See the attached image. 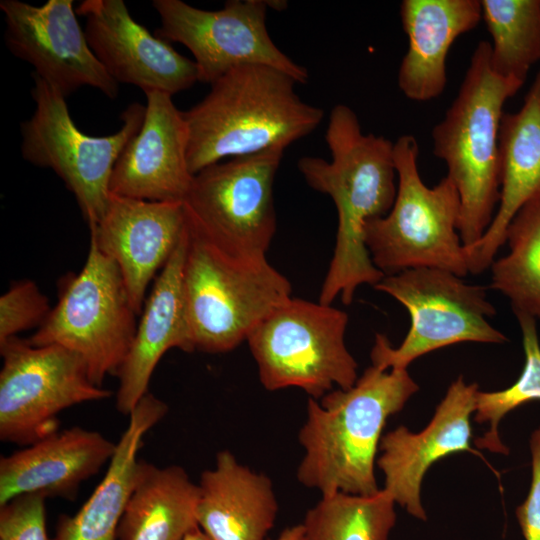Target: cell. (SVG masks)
<instances>
[{
	"label": "cell",
	"mask_w": 540,
	"mask_h": 540,
	"mask_svg": "<svg viewBox=\"0 0 540 540\" xmlns=\"http://www.w3.org/2000/svg\"><path fill=\"white\" fill-rule=\"evenodd\" d=\"M186 227L181 202L112 193L101 219L89 225L90 239L119 267L137 315L142 312L148 286L177 248Z\"/></svg>",
	"instance_id": "17"
},
{
	"label": "cell",
	"mask_w": 540,
	"mask_h": 540,
	"mask_svg": "<svg viewBox=\"0 0 540 540\" xmlns=\"http://www.w3.org/2000/svg\"><path fill=\"white\" fill-rule=\"evenodd\" d=\"M408 311L410 328L398 347L376 334L370 357L382 369H407L417 358L462 342L501 344L507 337L488 318L496 314L485 286L436 268H415L386 275L374 286Z\"/></svg>",
	"instance_id": "9"
},
{
	"label": "cell",
	"mask_w": 540,
	"mask_h": 540,
	"mask_svg": "<svg viewBox=\"0 0 540 540\" xmlns=\"http://www.w3.org/2000/svg\"><path fill=\"white\" fill-rule=\"evenodd\" d=\"M115 451L100 432L75 426L1 456L0 506L26 494L70 499Z\"/></svg>",
	"instance_id": "19"
},
{
	"label": "cell",
	"mask_w": 540,
	"mask_h": 540,
	"mask_svg": "<svg viewBox=\"0 0 540 540\" xmlns=\"http://www.w3.org/2000/svg\"><path fill=\"white\" fill-rule=\"evenodd\" d=\"M291 75L266 65L236 67L184 112L191 173L270 149H286L312 133L324 112L304 102Z\"/></svg>",
	"instance_id": "3"
},
{
	"label": "cell",
	"mask_w": 540,
	"mask_h": 540,
	"mask_svg": "<svg viewBox=\"0 0 540 540\" xmlns=\"http://www.w3.org/2000/svg\"><path fill=\"white\" fill-rule=\"evenodd\" d=\"M284 149L231 158L193 176L188 224L223 251L263 259L277 228L273 183Z\"/></svg>",
	"instance_id": "11"
},
{
	"label": "cell",
	"mask_w": 540,
	"mask_h": 540,
	"mask_svg": "<svg viewBox=\"0 0 540 540\" xmlns=\"http://www.w3.org/2000/svg\"><path fill=\"white\" fill-rule=\"evenodd\" d=\"M168 412L167 404L145 394L132 412L116 443L107 472L93 493L73 515H62L52 540H116L117 531L138 469V452L145 434Z\"/></svg>",
	"instance_id": "24"
},
{
	"label": "cell",
	"mask_w": 540,
	"mask_h": 540,
	"mask_svg": "<svg viewBox=\"0 0 540 540\" xmlns=\"http://www.w3.org/2000/svg\"><path fill=\"white\" fill-rule=\"evenodd\" d=\"M198 486L197 524L212 540H265L278 514L268 476L223 450Z\"/></svg>",
	"instance_id": "23"
},
{
	"label": "cell",
	"mask_w": 540,
	"mask_h": 540,
	"mask_svg": "<svg viewBox=\"0 0 540 540\" xmlns=\"http://www.w3.org/2000/svg\"><path fill=\"white\" fill-rule=\"evenodd\" d=\"M275 540H306L302 524L285 528Z\"/></svg>",
	"instance_id": "33"
},
{
	"label": "cell",
	"mask_w": 540,
	"mask_h": 540,
	"mask_svg": "<svg viewBox=\"0 0 540 540\" xmlns=\"http://www.w3.org/2000/svg\"><path fill=\"white\" fill-rule=\"evenodd\" d=\"M476 383L459 376L448 387L429 424L413 433L399 426L384 434L377 466L384 475L382 488L413 517L425 521L421 485L427 470L451 454L471 451V415L475 412Z\"/></svg>",
	"instance_id": "16"
},
{
	"label": "cell",
	"mask_w": 540,
	"mask_h": 540,
	"mask_svg": "<svg viewBox=\"0 0 540 540\" xmlns=\"http://www.w3.org/2000/svg\"><path fill=\"white\" fill-rule=\"evenodd\" d=\"M75 10L91 50L118 84L173 96L199 81L194 60L137 23L123 0H85Z\"/></svg>",
	"instance_id": "15"
},
{
	"label": "cell",
	"mask_w": 540,
	"mask_h": 540,
	"mask_svg": "<svg viewBox=\"0 0 540 540\" xmlns=\"http://www.w3.org/2000/svg\"><path fill=\"white\" fill-rule=\"evenodd\" d=\"M400 17L409 44L398 86L410 100H432L446 86L451 45L482 19L481 0H403Z\"/></svg>",
	"instance_id": "22"
},
{
	"label": "cell",
	"mask_w": 540,
	"mask_h": 540,
	"mask_svg": "<svg viewBox=\"0 0 540 540\" xmlns=\"http://www.w3.org/2000/svg\"><path fill=\"white\" fill-rule=\"evenodd\" d=\"M45 497L18 496L0 506V540H51L46 527Z\"/></svg>",
	"instance_id": "31"
},
{
	"label": "cell",
	"mask_w": 540,
	"mask_h": 540,
	"mask_svg": "<svg viewBox=\"0 0 540 540\" xmlns=\"http://www.w3.org/2000/svg\"><path fill=\"white\" fill-rule=\"evenodd\" d=\"M325 141L330 160L304 156L297 167L312 189L331 197L338 215L335 248L318 301L331 305L340 297L344 305H350L359 286L374 287L385 276L372 262L364 228L393 206L397 192L394 143L364 134L357 115L344 104L332 108Z\"/></svg>",
	"instance_id": "1"
},
{
	"label": "cell",
	"mask_w": 540,
	"mask_h": 540,
	"mask_svg": "<svg viewBox=\"0 0 540 540\" xmlns=\"http://www.w3.org/2000/svg\"><path fill=\"white\" fill-rule=\"evenodd\" d=\"M183 540H212L208 535H206L202 529L197 525L194 527Z\"/></svg>",
	"instance_id": "34"
},
{
	"label": "cell",
	"mask_w": 540,
	"mask_h": 540,
	"mask_svg": "<svg viewBox=\"0 0 540 540\" xmlns=\"http://www.w3.org/2000/svg\"><path fill=\"white\" fill-rule=\"evenodd\" d=\"M183 295L194 351L235 349L291 297V284L267 260L233 256L187 221Z\"/></svg>",
	"instance_id": "5"
},
{
	"label": "cell",
	"mask_w": 540,
	"mask_h": 540,
	"mask_svg": "<svg viewBox=\"0 0 540 540\" xmlns=\"http://www.w3.org/2000/svg\"><path fill=\"white\" fill-rule=\"evenodd\" d=\"M186 242L187 227L145 300L131 348L117 375L116 409L124 415H129L148 393L153 371L169 349L194 351L182 283Z\"/></svg>",
	"instance_id": "21"
},
{
	"label": "cell",
	"mask_w": 540,
	"mask_h": 540,
	"mask_svg": "<svg viewBox=\"0 0 540 540\" xmlns=\"http://www.w3.org/2000/svg\"><path fill=\"white\" fill-rule=\"evenodd\" d=\"M58 301L27 341L59 345L85 362L94 384L118 375L131 348L136 316L119 267L90 239L82 270L63 276Z\"/></svg>",
	"instance_id": "7"
},
{
	"label": "cell",
	"mask_w": 540,
	"mask_h": 540,
	"mask_svg": "<svg viewBox=\"0 0 540 540\" xmlns=\"http://www.w3.org/2000/svg\"><path fill=\"white\" fill-rule=\"evenodd\" d=\"M523 83L496 73L491 43L481 41L458 94L432 130L433 153L442 159L460 197L458 232L464 247L486 232L500 198L499 130L503 106Z\"/></svg>",
	"instance_id": "4"
},
{
	"label": "cell",
	"mask_w": 540,
	"mask_h": 540,
	"mask_svg": "<svg viewBox=\"0 0 540 540\" xmlns=\"http://www.w3.org/2000/svg\"><path fill=\"white\" fill-rule=\"evenodd\" d=\"M481 6L494 71L524 83L540 60V0H481Z\"/></svg>",
	"instance_id": "28"
},
{
	"label": "cell",
	"mask_w": 540,
	"mask_h": 540,
	"mask_svg": "<svg viewBox=\"0 0 540 540\" xmlns=\"http://www.w3.org/2000/svg\"><path fill=\"white\" fill-rule=\"evenodd\" d=\"M199 486L178 465L139 460L118 540H183L197 524Z\"/></svg>",
	"instance_id": "25"
},
{
	"label": "cell",
	"mask_w": 540,
	"mask_h": 540,
	"mask_svg": "<svg viewBox=\"0 0 540 540\" xmlns=\"http://www.w3.org/2000/svg\"><path fill=\"white\" fill-rule=\"evenodd\" d=\"M418 154L412 135H402L394 142L396 197L385 216L366 223V247L385 276L436 268L463 278L469 270L458 232L459 193L448 176L432 188L426 186L419 174Z\"/></svg>",
	"instance_id": "6"
},
{
	"label": "cell",
	"mask_w": 540,
	"mask_h": 540,
	"mask_svg": "<svg viewBox=\"0 0 540 540\" xmlns=\"http://www.w3.org/2000/svg\"><path fill=\"white\" fill-rule=\"evenodd\" d=\"M0 9L10 52L65 98L84 86L111 99L118 96L119 84L91 50L72 0H48L41 6L1 0Z\"/></svg>",
	"instance_id": "14"
},
{
	"label": "cell",
	"mask_w": 540,
	"mask_h": 540,
	"mask_svg": "<svg viewBox=\"0 0 540 540\" xmlns=\"http://www.w3.org/2000/svg\"><path fill=\"white\" fill-rule=\"evenodd\" d=\"M500 198L484 235L464 247L468 270L479 274L490 268L506 243L509 224L519 210L540 196V70L522 108L503 114L499 130Z\"/></svg>",
	"instance_id": "20"
},
{
	"label": "cell",
	"mask_w": 540,
	"mask_h": 540,
	"mask_svg": "<svg viewBox=\"0 0 540 540\" xmlns=\"http://www.w3.org/2000/svg\"><path fill=\"white\" fill-rule=\"evenodd\" d=\"M347 313L290 297L249 334L259 380L268 391L297 387L316 400L352 387L358 364L345 344Z\"/></svg>",
	"instance_id": "8"
},
{
	"label": "cell",
	"mask_w": 540,
	"mask_h": 540,
	"mask_svg": "<svg viewBox=\"0 0 540 540\" xmlns=\"http://www.w3.org/2000/svg\"><path fill=\"white\" fill-rule=\"evenodd\" d=\"M32 77L35 110L21 124L22 157L52 169L75 196L88 225L96 224L109 202L114 166L139 131L146 106L130 104L120 116V129L113 134L87 135L73 122L66 98L34 73Z\"/></svg>",
	"instance_id": "10"
},
{
	"label": "cell",
	"mask_w": 540,
	"mask_h": 540,
	"mask_svg": "<svg viewBox=\"0 0 540 540\" xmlns=\"http://www.w3.org/2000/svg\"><path fill=\"white\" fill-rule=\"evenodd\" d=\"M532 477L526 499L516 508V518L525 540H540V427L529 440Z\"/></svg>",
	"instance_id": "32"
},
{
	"label": "cell",
	"mask_w": 540,
	"mask_h": 540,
	"mask_svg": "<svg viewBox=\"0 0 540 540\" xmlns=\"http://www.w3.org/2000/svg\"><path fill=\"white\" fill-rule=\"evenodd\" d=\"M50 311L48 298L35 282L12 283L0 297V345L24 330L39 328Z\"/></svg>",
	"instance_id": "30"
},
{
	"label": "cell",
	"mask_w": 540,
	"mask_h": 540,
	"mask_svg": "<svg viewBox=\"0 0 540 540\" xmlns=\"http://www.w3.org/2000/svg\"><path fill=\"white\" fill-rule=\"evenodd\" d=\"M509 251L491 264L490 288L506 296L514 313L540 318V196L508 226Z\"/></svg>",
	"instance_id": "26"
},
{
	"label": "cell",
	"mask_w": 540,
	"mask_h": 540,
	"mask_svg": "<svg viewBox=\"0 0 540 540\" xmlns=\"http://www.w3.org/2000/svg\"><path fill=\"white\" fill-rule=\"evenodd\" d=\"M0 439L31 445L58 431V414L111 397L93 383L85 362L59 345L13 337L0 345Z\"/></svg>",
	"instance_id": "12"
},
{
	"label": "cell",
	"mask_w": 540,
	"mask_h": 540,
	"mask_svg": "<svg viewBox=\"0 0 540 540\" xmlns=\"http://www.w3.org/2000/svg\"><path fill=\"white\" fill-rule=\"evenodd\" d=\"M407 369L368 367L348 389L309 398L298 440V481L323 495H372L377 451L387 419L418 391Z\"/></svg>",
	"instance_id": "2"
},
{
	"label": "cell",
	"mask_w": 540,
	"mask_h": 540,
	"mask_svg": "<svg viewBox=\"0 0 540 540\" xmlns=\"http://www.w3.org/2000/svg\"><path fill=\"white\" fill-rule=\"evenodd\" d=\"M160 17L155 35L190 50L199 82L212 84L243 65H266L291 75L299 84L307 69L281 51L266 27L265 0H229L220 10H203L182 0H154Z\"/></svg>",
	"instance_id": "13"
},
{
	"label": "cell",
	"mask_w": 540,
	"mask_h": 540,
	"mask_svg": "<svg viewBox=\"0 0 540 540\" xmlns=\"http://www.w3.org/2000/svg\"><path fill=\"white\" fill-rule=\"evenodd\" d=\"M522 333L525 363L519 378L508 388L476 394L474 420L489 424L488 431L475 440V445L494 453L507 455L509 450L498 433L501 420L517 407L540 400V343L536 319L525 313H515Z\"/></svg>",
	"instance_id": "29"
},
{
	"label": "cell",
	"mask_w": 540,
	"mask_h": 540,
	"mask_svg": "<svg viewBox=\"0 0 540 540\" xmlns=\"http://www.w3.org/2000/svg\"><path fill=\"white\" fill-rule=\"evenodd\" d=\"M145 95L143 123L114 166L110 192L140 200L183 203L194 176L187 159L184 112L170 94L150 91Z\"/></svg>",
	"instance_id": "18"
},
{
	"label": "cell",
	"mask_w": 540,
	"mask_h": 540,
	"mask_svg": "<svg viewBox=\"0 0 540 540\" xmlns=\"http://www.w3.org/2000/svg\"><path fill=\"white\" fill-rule=\"evenodd\" d=\"M395 502L383 489L372 495H323L302 523L306 540H388Z\"/></svg>",
	"instance_id": "27"
}]
</instances>
